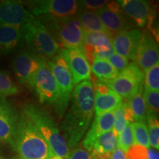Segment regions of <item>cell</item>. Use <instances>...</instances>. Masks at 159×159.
<instances>
[{
  "label": "cell",
  "mask_w": 159,
  "mask_h": 159,
  "mask_svg": "<svg viewBox=\"0 0 159 159\" xmlns=\"http://www.w3.org/2000/svg\"><path fill=\"white\" fill-rule=\"evenodd\" d=\"M67 109L61 130L69 148L74 149L82 140L94 116V93L90 80L83 81L75 86Z\"/></svg>",
  "instance_id": "obj_1"
},
{
  "label": "cell",
  "mask_w": 159,
  "mask_h": 159,
  "mask_svg": "<svg viewBox=\"0 0 159 159\" xmlns=\"http://www.w3.org/2000/svg\"><path fill=\"white\" fill-rule=\"evenodd\" d=\"M11 148L16 152L14 159H50L55 155L45 139L23 111L18 115Z\"/></svg>",
  "instance_id": "obj_2"
},
{
  "label": "cell",
  "mask_w": 159,
  "mask_h": 159,
  "mask_svg": "<svg viewBox=\"0 0 159 159\" xmlns=\"http://www.w3.org/2000/svg\"><path fill=\"white\" fill-rule=\"evenodd\" d=\"M22 111L36 127L50 147L53 153L69 159L71 151L52 116L44 109L27 103Z\"/></svg>",
  "instance_id": "obj_3"
},
{
  "label": "cell",
  "mask_w": 159,
  "mask_h": 159,
  "mask_svg": "<svg viewBox=\"0 0 159 159\" xmlns=\"http://www.w3.org/2000/svg\"><path fill=\"white\" fill-rule=\"evenodd\" d=\"M21 30L24 42L29 51L46 60L52 58L57 54L61 47L39 19H34Z\"/></svg>",
  "instance_id": "obj_4"
},
{
  "label": "cell",
  "mask_w": 159,
  "mask_h": 159,
  "mask_svg": "<svg viewBox=\"0 0 159 159\" xmlns=\"http://www.w3.org/2000/svg\"><path fill=\"white\" fill-rule=\"evenodd\" d=\"M41 21L47 22L49 27L47 28L58 44L63 46L62 48L78 49L83 52L84 30L77 16Z\"/></svg>",
  "instance_id": "obj_5"
},
{
  "label": "cell",
  "mask_w": 159,
  "mask_h": 159,
  "mask_svg": "<svg viewBox=\"0 0 159 159\" xmlns=\"http://www.w3.org/2000/svg\"><path fill=\"white\" fill-rule=\"evenodd\" d=\"M47 63L56 81L59 91L58 100L54 108L58 118L62 119L69 107L74 89L72 77L66 62L59 52L48 60Z\"/></svg>",
  "instance_id": "obj_6"
},
{
  "label": "cell",
  "mask_w": 159,
  "mask_h": 159,
  "mask_svg": "<svg viewBox=\"0 0 159 159\" xmlns=\"http://www.w3.org/2000/svg\"><path fill=\"white\" fill-rule=\"evenodd\" d=\"M80 2L75 0H39L30 3L33 16L43 19H60L72 17L80 10Z\"/></svg>",
  "instance_id": "obj_7"
},
{
  "label": "cell",
  "mask_w": 159,
  "mask_h": 159,
  "mask_svg": "<svg viewBox=\"0 0 159 159\" xmlns=\"http://www.w3.org/2000/svg\"><path fill=\"white\" fill-rule=\"evenodd\" d=\"M27 86L35 93L41 104L53 107L56 105L59 98L58 89L47 62L38 69Z\"/></svg>",
  "instance_id": "obj_8"
},
{
  "label": "cell",
  "mask_w": 159,
  "mask_h": 159,
  "mask_svg": "<svg viewBox=\"0 0 159 159\" xmlns=\"http://www.w3.org/2000/svg\"><path fill=\"white\" fill-rule=\"evenodd\" d=\"M112 39L105 33L84 31L83 52L89 63H92L97 59L107 60L114 54Z\"/></svg>",
  "instance_id": "obj_9"
},
{
  "label": "cell",
  "mask_w": 159,
  "mask_h": 159,
  "mask_svg": "<svg viewBox=\"0 0 159 159\" xmlns=\"http://www.w3.org/2000/svg\"><path fill=\"white\" fill-rule=\"evenodd\" d=\"M34 19L21 2L13 0L0 2V26L21 28Z\"/></svg>",
  "instance_id": "obj_10"
},
{
  "label": "cell",
  "mask_w": 159,
  "mask_h": 159,
  "mask_svg": "<svg viewBox=\"0 0 159 159\" xmlns=\"http://www.w3.org/2000/svg\"><path fill=\"white\" fill-rule=\"evenodd\" d=\"M47 60L29 50L20 52L12 62V66L18 81L21 84L27 85L40 67Z\"/></svg>",
  "instance_id": "obj_11"
},
{
  "label": "cell",
  "mask_w": 159,
  "mask_h": 159,
  "mask_svg": "<svg viewBox=\"0 0 159 159\" xmlns=\"http://www.w3.org/2000/svg\"><path fill=\"white\" fill-rule=\"evenodd\" d=\"M112 36L131 29V24L117 2L108 3L95 11Z\"/></svg>",
  "instance_id": "obj_12"
},
{
  "label": "cell",
  "mask_w": 159,
  "mask_h": 159,
  "mask_svg": "<svg viewBox=\"0 0 159 159\" xmlns=\"http://www.w3.org/2000/svg\"><path fill=\"white\" fill-rule=\"evenodd\" d=\"M58 52L67 63L74 85H77L85 80H90L91 66L82 50L61 47Z\"/></svg>",
  "instance_id": "obj_13"
},
{
  "label": "cell",
  "mask_w": 159,
  "mask_h": 159,
  "mask_svg": "<svg viewBox=\"0 0 159 159\" xmlns=\"http://www.w3.org/2000/svg\"><path fill=\"white\" fill-rule=\"evenodd\" d=\"M142 37V31L136 28L125 30L115 35L112 39L114 52L129 60L136 61Z\"/></svg>",
  "instance_id": "obj_14"
},
{
  "label": "cell",
  "mask_w": 159,
  "mask_h": 159,
  "mask_svg": "<svg viewBox=\"0 0 159 159\" xmlns=\"http://www.w3.org/2000/svg\"><path fill=\"white\" fill-rule=\"evenodd\" d=\"M158 41L150 31L146 30L142 33V39L137 52L136 63L144 71L158 63Z\"/></svg>",
  "instance_id": "obj_15"
},
{
  "label": "cell",
  "mask_w": 159,
  "mask_h": 159,
  "mask_svg": "<svg viewBox=\"0 0 159 159\" xmlns=\"http://www.w3.org/2000/svg\"><path fill=\"white\" fill-rule=\"evenodd\" d=\"M94 93L95 116L114 111L122 102V98L99 80L92 84Z\"/></svg>",
  "instance_id": "obj_16"
},
{
  "label": "cell",
  "mask_w": 159,
  "mask_h": 159,
  "mask_svg": "<svg viewBox=\"0 0 159 159\" xmlns=\"http://www.w3.org/2000/svg\"><path fill=\"white\" fill-rule=\"evenodd\" d=\"M114 121L113 111L95 116L90 129L87 131L83 139L82 142L83 148L89 152H91L97 139L102 134L109 132L114 128Z\"/></svg>",
  "instance_id": "obj_17"
},
{
  "label": "cell",
  "mask_w": 159,
  "mask_h": 159,
  "mask_svg": "<svg viewBox=\"0 0 159 159\" xmlns=\"http://www.w3.org/2000/svg\"><path fill=\"white\" fill-rule=\"evenodd\" d=\"M125 99H130L138 92L142 83L126 73L121 71L118 76L110 80L99 81Z\"/></svg>",
  "instance_id": "obj_18"
},
{
  "label": "cell",
  "mask_w": 159,
  "mask_h": 159,
  "mask_svg": "<svg viewBox=\"0 0 159 159\" xmlns=\"http://www.w3.org/2000/svg\"><path fill=\"white\" fill-rule=\"evenodd\" d=\"M117 2L125 14L134 20L139 27H144L150 13V5L148 2L144 0H122L117 1Z\"/></svg>",
  "instance_id": "obj_19"
},
{
  "label": "cell",
  "mask_w": 159,
  "mask_h": 159,
  "mask_svg": "<svg viewBox=\"0 0 159 159\" xmlns=\"http://www.w3.org/2000/svg\"><path fill=\"white\" fill-rule=\"evenodd\" d=\"M24 43L22 30L20 27L0 26V54L13 52Z\"/></svg>",
  "instance_id": "obj_20"
},
{
  "label": "cell",
  "mask_w": 159,
  "mask_h": 159,
  "mask_svg": "<svg viewBox=\"0 0 159 159\" xmlns=\"http://www.w3.org/2000/svg\"><path fill=\"white\" fill-rule=\"evenodd\" d=\"M82 25L84 31L91 33H102L113 37L107 30L95 11H83L77 16Z\"/></svg>",
  "instance_id": "obj_21"
},
{
  "label": "cell",
  "mask_w": 159,
  "mask_h": 159,
  "mask_svg": "<svg viewBox=\"0 0 159 159\" xmlns=\"http://www.w3.org/2000/svg\"><path fill=\"white\" fill-rule=\"evenodd\" d=\"M16 112L0 117V142L11 147L16 128Z\"/></svg>",
  "instance_id": "obj_22"
},
{
  "label": "cell",
  "mask_w": 159,
  "mask_h": 159,
  "mask_svg": "<svg viewBox=\"0 0 159 159\" xmlns=\"http://www.w3.org/2000/svg\"><path fill=\"white\" fill-rule=\"evenodd\" d=\"M118 148V135L114 128L100 136L95 142L91 152L95 153L112 152Z\"/></svg>",
  "instance_id": "obj_23"
},
{
  "label": "cell",
  "mask_w": 159,
  "mask_h": 159,
  "mask_svg": "<svg viewBox=\"0 0 159 159\" xmlns=\"http://www.w3.org/2000/svg\"><path fill=\"white\" fill-rule=\"evenodd\" d=\"M91 71L99 81L110 80L119 75V71L107 60H94L91 63Z\"/></svg>",
  "instance_id": "obj_24"
},
{
  "label": "cell",
  "mask_w": 159,
  "mask_h": 159,
  "mask_svg": "<svg viewBox=\"0 0 159 159\" xmlns=\"http://www.w3.org/2000/svg\"><path fill=\"white\" fill-rule=\"evenodd\" d=\"M143 85L140 87L138 92L130 99L128 105L133 111L135 122H145L146 119V104L142 94Z\"/></svg>",
  "instance_id": "obj_25"
},
{
  "label": "cell",
  "mask_w": 159,
  "mask_h": 159,
  "mask_svg": "<svg viewBox=\"0 0 159 159\" xmlns=\"http://www.w3.org/2000/svg\"><path fill=\"white\" fill-rule=\"evenodd\" d=\"M19 89L6 71L0 70V98L16 95Z\"/></svg>",
  "instance_id": "obj_26"
},
{
  "label": "cell",
  "mask_w": 159,
  "mask_h": 159,
  "mask_svg": "<svg viewBox=\"0 0 159 159\" xmlns=\"http://www.w3.org/2000/svg\"><path fill=\"white\" fill-rule=\"evenodd\" d=\"M134 134L135 144H139L146 148H150L148 125L145 122H134L130 124Z\"/></svg>",
  "instance_id": "obj_27"
},
{
  "label": "cell",
  "mask_w": 159,
  "mask_h": 159,
  "mask_svg": "<svg viewBox=\"0 0 159 159\" xmlns=\"http://www.w3.org/2000/svg\"><path fill=\"white\" fill-rule=\"evenodd\" d=\"M146 119L148 125V135L150 145L156 150L159 148V122L158 116L147 114Z\"/></svg>",
  "instance_id": "obj_28"
},
{
  "label": "cell",
  "mask_w": 159,
  "mask_h": 159,
  "mask_svg": "<svg viewBox=\"0 0 159 159\" xmlns=\"http://www.w3.org/2000/svg\"><path fill=\"white\" fill-rule=\"evenodd\" d=\"M144 97L146 104V115L154 114L158 116L159 92L144 88Z\"/></svg>",
  "instance_id": "obj_29"
},
{
  "label": "cell",
  "mask_w": 159,
  "mask_h": 159,
  "mask_svg": "<svg viewBox=\"0 0 159 159\" xmlns=\"http://www.w3.org/2000/svg\"><path fill=\"white\" fill-rule=\"evenodd\" d=\"M144 88L152 91L159 90V63L145 71Z\"/></svg>",
  "instance_id": "obj_30"
},
{
  "label": "cell",
  "mask_w": 159,
  "mask_h": 159,
  "mask_svg": "<svg viewBox=\"0 0 159 159\" xmlns=\"http://www.w3.org/2000/svg\"><path fill=\"white\" fill-rule=\"evenodd\" d=\"M134 144H135V142L132 128L130 124H128L124 130L118 135V148L126 153L127 151Z\"/></svg>",
  "instance_id": "obj_31"
},
{
  "label": "cell",
  "mask_w": 159,
  "mask_h": 159,
  "mask_svg": "<svg viewBox=\"0 0 159 159\" xmlns=\"http://www.w3.org/2000/svg\"><path fill=\"white\" fill-rule=\"evenodd\" d=\"M113 113H114V129L116 132L117 135H119L123 130H124L125 126L128 125V123H127L125 118L122 102L114 111H113Z\"/></svg>",
  "instance_id": "obj_32"
},
{
  "label": "cell",
  "mask_w": 159,
  "mask_h": 159,
  "mask_svg": "<svg viewBox=\"0 0 159 159\" xmlns=\"http://www.w3.org/2000/svg\"><path fill=\"white\" fill-rule=\"evenodd\" d=\"M127 159H148V148L134 144L126 152Z\"/></svg>",
  "instance_id": "obj_33"
},
{
  "label": "cell",
  "mask_w": 159,
  "mask_h": 159,
  "mask_svg": "<svg viewBox=\"0 0 159 159\" xmlns=\"http://www.w3.org/2000/svg\"><path fill=\"white\" fill-rule=\"evenodd\" d=\"M107 61L118 71H122L129 64V59L121 56L119 55H117L116 53H114L110 57H108Z\"/></svg>",
  "instance_id": "obj_34"
},
{
  "label": "cell",
  "mask_w": 159,
  "mask_h": 159,
  "mask_svg": "<svg viewBox=\"0 0 159 159\" xmlns=\"http://www.w3.org/2000/svg\"><path fill=\"white\" fill-rule=\"evenodd\" d=\"M109 2L108 1H104V0H100V1H89V0H85V1H80V7L81 8H85V11H97V10L102 8L105 7Z\"/></svg>",
  "instance_id": "obj_35"
},
{
  "label": "cell",
  "mask_w": 159,
  "mask_h": 159,
  "mask_svg": "<svg viewBox=\"0 0 159 159\" xmlns=\"http://www.w3.org/2000/svg\"><path fill=\"white\" fill-rule=\"evenodd\" d=\"M69 159H94L91 152L85 150L83 147L77 146L73 149Z\"/></svg>",
  "instance_id": "obj_36"
},
{
  "label": "cell",
  "mask_w": 159,
  "mask_h": 159,
  "mask_svg": "<svg viewBox=\"0 0 159 159\" xmlns=\"http://www.w3.org/2000/svg\"><path fill=\"white\" fill-rule=\"evenodd\" d=\"M15 112L16 111L13 105L7 99L0 98V117Z\"/></svg>",
  "instance_id": "obj_37"
},
{
  "label": "cell",
  "mask_w": 159,
  "mask_h": 159,
  "mask_svg": "<svg viewBox=\"0 0 159 159\" xmlns=\"http://www.w3.org/2000/svg\"><path fill=\"white\" fill-rule=\"evenodd\" d=\"M111 159H127L126 153L117 148L111 153Z\"/></svg>",
  "instance_id": "obj_38"
},
{
  "label": "cell",
  "mask_w": 159,
  "mask_h": 159,
  "mask_svg": "<svg viewBox=\"0 0 159 159\" xmlns=\"http://www.w3.org/2000/svg\"><path fill=\"white\" fill-rule=\"evenodd\" d=\"M148 159H159L158 150L149 148L148 149Z\"/></svg>",
  "instance_id": "obj_39"
},
{
  "label": "cell",
  "mask_w": 159,
  "mask_h": 159,
  "mask_svg": "<svg viewBox=\"0 0 159 159\" xmlns=\"http://www.w3.org/2000/svg\"><path fill=\"white\" fill-rule=\"evenodd\" d=\"M50 159H64V158H63L62 157H60L58 156H56V155H54V156L52 157Z\"/></svg>",
  "instance_id": "obj_40"
},
{
  "label": "cell",
  "mask_w": 159,
  "mask_h": 159,
  "mask_svg": "<svg viewBox=\"0 0 159 159\" xmlns=\"http://www.w3.org/2000/svg\"><path fill=\"white\" fill-rule=\"evenodd\" d=\"M0 159H7V158H4V157H2V156H0Z\"/></svg>",
  "instance_id": "obj_41"
}]
</instances>
